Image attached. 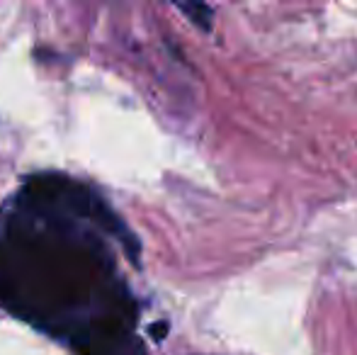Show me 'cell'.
<instances>
[{"mask_svg": "<svg viewBox=\"0 0 357 355\" xmlns=\"http://www.w3.org/2000/svg\"><path fill=\"white\" fill-rule=\"evenodd\" d=\"M165 333H168V324H165V322L153 324V326H151V336H153L155 341H163V338H165Z\"/></svg>", "mask_w": 357, "mask_h": 355, "instance_id": "cell-2", "label": "cell"}, {"mask_svg": "<svg viewBox=\"0 0 357 355\" xmlns=\"http://www.w3.org/2000/svg\"><path fill=\"white\" fill-rule=\"evenodd\" d=\"M178 10H183L195 24H197L202 32H212V20H214V10L204 3H197V0H190V3H175Z\"/></svg>", "mask_w": 357, "mask_h": 355, "instance_id": "cell-1", "label": "cell"}]
</instances>
